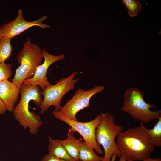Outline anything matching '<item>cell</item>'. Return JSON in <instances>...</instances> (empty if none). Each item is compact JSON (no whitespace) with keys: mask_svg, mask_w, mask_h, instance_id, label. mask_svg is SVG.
I'll return each instance as SVG.
<instances>
[{"mask_svg":"<svg viewBox=\"0 0 161 161\" xmlns=\"http://www.w3.org/2000/svg\"><path fill=\"white\" fill-rule=\"evenodd\" d=\"M144 124L128 129L117 136L116 143L121 155L126 161L143 160L151 157L154 149Z\"/></svg>","mask_w":161,"mask_h":161,"instance_id":"6da1fadb","label":"cell"},{"mask_svg":"<svg viewBox=\"0 0 161 161\" xmlns=\"http://www.w3.org/2000/svg\"><path fill=\"white\" fill-rule=\"evenodd\" d=\"M40 87L38 86L23 83L19 91L21 97L13 112L15 119L25 130L29 129V132L34 135L43 124L40 116L29 110V104L33 100L34 104L39 106L43 99Z\"/></svg>","mask_w":161,"mask_h":161,"instance_id":"7a4b0ae2","label":"cell"},{"mask_svg":"<svg viewBox=\"0 0 161 161\" xmlns=\"http://www.w3.org/2000/svg\"><path fill=\"white\" fill-rule=\"evenodd\" d=\"M145 93L138 88L131 87L125 91L122 111L127 113L140 123H148L161 117V110L155 109V104L146 103L144 100Z\"/></svg>","mask_w":161,"mask_h":161,"instance_id":"3957f363","label":"cell"},{"mask_svg":"<svg viewBox=\"0 0 161 161\" xmlns=\"http://www.w3.org/2000/svg\"><path fill=\"white\" fill-rule=\"evenodd\" d=\"M42 50L37 44L32 43L30 39L24 43L23 47L17 56L20 65L12 79V82L19 91L23 81L32 77L37 68L42 64L43 58Z\"/></svg>","mask_w":161,"mask_h":161,"instance_id":"277c9868","label":"cell"},{"mask_svg":"<svg viewBox=\"0 0 161 161\" xmlns=\"http://www.w3.org/2000/svg\"><path fill=\"white\" fill-rule=\"evenodd\" d=\"M101 114L100 121L95 131L96 139L98 145H101L104 149V154L102 161H111L113 154L119 157L121 156L115 139L124 127L116 125L114 117L109 112Z\"/></svg>","mask_w":161,"mask_h":161,"instance_id":"5b68a950","label":"cell"},{"mask_svg":"<svg viewBox=\"0 0 161 161\" xmlns=\"http://www.w3.org/2000/svg\"><path fill=\"white\" fill-rule=\"evenodd\" d=\"M78 73L73 71L67 77L61 78L55 81V84H52L41 92L44 96L42 102L39 106L41 114H44L51 106L55 107L54 110H59L62 97L74 89L75 84L78 80V78H74Z\"/></svg>","mask_w":161,"mask_h":161,"instance_id":"8992f818","label":"cell"},{"mask_svg":"<svg viewBox=\"0 0 161 161\" xmlns=\"http://www.w3.org/2000/svg\"><path fill=\"white\" fill-rule=\"evenodd\" d=\"M54 116L60 121L69 125L73 130L78 132L82 137L83 140L90 147L99 154H103V151L97 144L95 138V131L101 119V114H98L94 119L86 122L70 119L60 113L58 111L52 112Z\"/></svg>","mask_w":161,"mask_h":161,"instance_id":"52a82bcc","label":"cell"},{"mask_svg":"<svg viewBox=\"0 0 161 161\" xmlns=\"http://www.w3.org/2000/svg\"><path fill=\"white\" fill-rule=\"evenodd\" d=\"M105 89V86H96L87 90L78 88L72 98L68 100L64 105L61 106L58 111L70 119L77 120V113L85 108H88L92 97L102 92Z\"/></svg>","mask_w":161,"mask_h":161,"instance_id":"ba28073f","label":"cell"},{"mask_svg":"<svg viewBox=\"0 0 161 161\" xmlns=\"http://www.w3.org/2000/svg\"><path fill=\"white\" fill-rule=\"evenodd\" d=\"M47 18L44 16L36 20L28 21L24 18L22 9H19L13 20L2 25L3 36L12 39L34 26H38L42 29L49 28L50 27L49 25L43 23Z\"/></svg>","mask_w":161,"mask_h":161,"instance_id":"9c48e42d","label":"cell"},{"mask_svg":"<svg viewBox=\"0 0 161 161\" xmlns=\"http://www.w3.org/2000/svg\"><path fill=\"white\" fill-rule=\"evenodd\" d=\"M42 53L44 59L43 63L37 68L33 76L25 80L23 84L38 86L42 91L52 85L47 77L49 67L55 62L64 59L65 56L63 54L58 55H52L44 49L42 50Z\"/></svg>","mask_w":161,"mask_h":161,"instance_id":"30bf717a","label":"cell"},{"mask_svg":"<svg viewBox=\"0 0 161 161\" xmlns=\"http://www.w3.org/2000/svg\"><path fill=\"white\" fill-rule=\"evenodd\" d=\"M19 91L16 85L8 79L0 81V98L7 111L13 112L17 102Z\"/></svg>","mask_w":161,"mask_h":161,"instance_id":"8fae6325","label":"cell"},{"mask_svg":"<svg viewBox=\"0 0 161 161\" xmlns=\"http://www.w3.org/2000/svg\"><path fill=\"white\" fill-rule=\"evenodd\" d=\"M74 132L70 128L69 130L67 138L64 140L58 139V140L71 157L79 160V150L83 139L81 137L76 138L74 135Z\"/></svg>","mask_w":161,"mask_h":161,"instance_id":"7c38bea8","label":"cell"},{"mask_svg":"<svg viewBox=\"0 0 161 161\" xmlns=\"http://www.w3.org/2000/svg\"><path fill=\"white\" fill-rule=\"evenodd\" d=\"M49 144L48 146L49 154L57 158L67 161H79L68 154L65 148L59 142L58 139H53L52 137L48 138Z\"/></svg>","mask_w":161,"mask_h":161,"instance_id":"4fadbf2b","label":"cell"},{"mask_svg":"<svg viewBox=\"0 0 161 161\" xmlns=\"http://www.w3.org/2000/svg\"><path fill=\"white\" fill-rule=\"evenodd\" d=\"M103 157L97 154L94 149L84 141L82 142L79 150L78 159L81 161H102Z\"/></svg>","mask_w":161,"mask_h":161,"instance_id":"5bb4252c","label":"cell"},{"mask_svg":"<svg viewBox=\"0 0 161 161\" xmlns=\"http://www.w3.org/2000/svg\"><path fill=\"white\" fill-rule=\"evenodd\" d=\"M11 40V38L5 36L0 38V64H5V61L11 55L13 47Z\"/></svg>","mask_w":161,"mask_h":161,"instance_id":"9a60e30c","label":"cell"},{"mask_svg":"<svg viewBox=\"0 0 161 161\" xmlns=\"http://www.w3.org/2000/svg\"><path fill=\"white\" fill-rule=\"evenodd\" d=\"M151 143L155 147L161 146V117L153 128L148 130Z\"/></svg>","mask_w":161,"mask_h":161,"instance_id":"2e32d148","label":"cell"},{"mask_svg":"<svg viewBox=\"0 0 161 161\" xmlns=\"http://www.w3.org/2000/svg\"><path fill=\"white\" fill-rule=\"evenodd\" d=\"M121 1L127 8L128 14L131 17L136 16L141 10L142 4L139 1L122 0Z\"/></svg>","mask_w":161,"mask_h":161,"instance_id":"e0dca14e","label":"cell"},{"mask_svg":"<svg viewBox=\"0 0 161 161\" xmlns=\"http://www.w3.org/2000/svg\"><path fill=\"white\" fill-rule=\"evenodd\" d=\"M12 74V65L10 64H0V81L8 79Z\"/></svg>","mask_w":161,"mask_h":161,"instance_id":"ac0fdd59","label":"cell"},{"mask_svg":"<svg viewBox=\"0 0 161 161\" xmlns=\"http://www.w3.org/2000/svg\"><path fill=\"white\" fill-rule=\"evenodd\" d=\"M41 161H67L57 157L49 154H45L41 158Z\"/></svg>","mask_w":161,"mask_h":161,"instance_id":"d6986e66","label":"cell"},{"mask_svg":"<svg viewBox=\"0 0 161 161\" xmlns=\"http://www.w3.org/2000/svg\"><path fill=\"white\" fill-rule=\"evenodd\" d=\"M7 111V108L0 98V115L4 114Z\"/></svg>","mask_w":161,"mask_h":161,"instance_id":"ffe728a7","label":"cell"},{"mask_svg":"<svg viewBox=\"0 0 161 161\" xmlns=\"http://www.w3.org/2000/svg\"><path fill=\"white\" fill-rule=\"evenodd\" d=\"M142 161H161V159L159 158L154 159L150 157L142 160Z\"/></svg>","mask_w":161,"mask_h":161,"instance_id":"44dd1931","label":"cell"},{"mask_svg":"<svg viewBox=\"0 0 161 161\" xmlns=\"http://www.w3.org/2000/svg\"><path fill=\"white\" fill-rule=\"evenodd\" d=\"M119 161H126L124 157L122 156H121L119 159Z\"/></svg>","mask_w":161,"mask_h":161,"instance_id":"7402d4cb","label":"cell"},{"mask_svg":"<svg viewBox=\"0 0 161 161\" xmlns=\"http://www.w3.org/2000/svg\"><path fill=\"white\" fill-rule=\"evenodd\" d=\"M117 155L116 154H113L112 156L111 161H115Z\"/></svg>","mask_w":161,"mask_h":161,"instance_id":"603a6c76","label":"cell"},{"mask_svg":"<svg viewBox=\"0 0 161 161\" xmlns=\"http://www.w3.org/2000/svg\"><path fill=\"white\" fill-rule=\"evenodd\" d=\"M3 36V33L2 31L1 27L0 26V38Z\"/></svg>","mask_w":161,"mask_h":161,"instance_id":"cb8c5ba5","label":"cell"},{"mask_svg":"<svg viewBox=\"0 0 161 161\" xmlns=\"http://www.w3.org/2000/svg\"><path fill=\"white\" fill-rule=\"evenodd\" d=\"M79 161H81V160H79Z\"/></svg>","mask_w":161,"mask_h":161,"instance_id":"d4e9b609","label":"cell"}]
</instances>
